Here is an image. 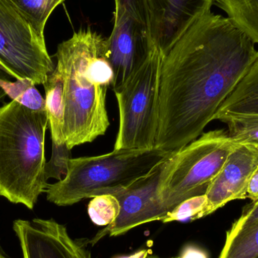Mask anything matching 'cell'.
<instances>
[{
	"label": "cell",
	"mask_w": 258,
	"mask_h": 258,
	"mask_svg": "<svg viewBox=\"0 0 258 258\" xmlns=\"http://www.w3.org/2000/svg\"><path fill=\"white\" fill-rule=\"evenodd\" d=\"M10 76L0 77V86L6 95L21 105L35 111H46L45 99L30 80L10 81Z\"/></svg>",
	"instance_id": "ac0fdd59"
},
{
	"label": "cell",
	"mask_w": 258,
	"mask_h": 258,
	"mask_svg": "<svg viewBox=\"0 0 258 258\" xmlns=\"http://www.w3.org/2000/svg\"><path fill=\"white\" fill-rule=\"evenodd\" d=\"M73 159L71 149L68 144H52L51 157L45 164V172L47 180L49 178L61 180L68 173L69 162Z\"/></svg>",
	"instance_id": "7402d4cb"
},
{
	"label": "cell",
	"mask_w": 258,
	"mask_h": 258,
	"mask_svg": "<svg viewBox=\"0 0 258 258\" xmlns=\"http://www.w3.org/2000/svg\"><path fill=\"white\" fill-rule=\"evenodd\" d=\"M258 115V59L215 114Z\"/></svg>",
	"instance_id": "5bb4252c"
},
{
	"label": "cell",
	"mask_w": 258,
	"mask_h": 258,
	"mask_svg": "<svg viewBox=\"0 0 258 258\" xmlns=\"http://www.w3.org/2000/svg\"><path fill=\"white\" fill-rule=\"evenodd\" d=\"M155 39L165 56L199 18L211 12L215 0H149Z\"/></svg>",
	"instance_id": "7c38bea8"
},
{
	"label": "cell",
	"mask_w": 258,
	"mask_h": 258,
	"mask_svg": "<svg viewBox=\"0 0 258 258\" xmlns=\"http://www.w3.org/2000/svg\"><path fill=\"white\" fill-rule=\"evenodd\" d=\"M237 144L227 131L203 133L165 161L158 188L162 207L170 212L191 197L205 195Z\"/></svg>",
	"instance_id": "5b68a950"
},
{
	"label": "cell",
	"mask_w": 258,
	"mask_h": 258,
	"mask_svg": "<svg viewBox=\"0 0 258 258\" xmlns=\"http://www.w3.org/2000/svg\"><path fill=\"white\" fill-rule=\"evenodd\" d=\"M115 6L114 26L107 39V56L114 75L113 91L159 48L149 0H115Z\"/></svg>",
	"instance_id": "52a82bcc"
},
{
	"label": "cell",
	"mask_w": 258,
	"mask_h": 258,
	"mask_svg": "<svg viewBox=\"0 0 258 258\" xmlns=\"http://www.w3.org/2000/svg\"><path fill=\"white\" fill-rule=\"evenodd\" d=\"M13 230L23 258H93L86 241L71 237L66 226L52 218L15 220Z\"/></svg>",
	"instance_id": "30bf717a"
},
{
	"label": "cell",
	"mask_w": 258,
	"mask_h": 258,
	"mask_svg": "<svg viewBox=\"0 0 258 258\" xmlns=\"http://www.w3.org/2000/svg\"><path fill=\"white\" fill-rule=\"evenodd\" d=\"M55 57L63 82L65 140L72 150L107 132L110 121L106 100L114 75L107 39L89 28L59 44Z\"/></svg>",
	"instance_id": "7a4b0ae2"
},
{
	"label": "cell",
	"mask_w": 258,
	"mask_h": 258,
	"mask_svg": "<svg viewBox=\"0 0 258 258\" xmlns=\"http://www.w3.org/2000/svg\"><path fill=\"white\" fill-rule=\"evenodd\" d=\"M46 111L11 101L0 107V197L33 210L45 192Z\"/></svg>",
	"instance_id": "3957f363"
},
{
	"label": "cell",
	"mask_w": 258,
	"mask_h": 258,
	"mask_svg": "<svg viewBox=\"0 0 258 258\" xmlns=\"http://www.w3.org/2000/svg\"><path fill=\"white\" fill-rule=\"evenodd\" d=\"M150 252V250L141 249L130 255L118 256L116 258H146Z\"/></svg>",
	"instance_id": "484cf974"
},
{
	"label": "cell",
	"mask_w": 258,
	"mask_h": 258,
	"mask_svg": "<svg viewBox=\"0 0 258 258\" xmlns=\"http://www.w3.org/2000/svg\"><path fill=\"white\" fill-rule=\"evenodd\" d=\"M162 55L158 48L122 86L114 89L119 126L114 150L154 148L159 125Z\"/></svg>",
	"instance_id": "8992f818"
},
{
	"label": "cell",
	"mask_w": 258,
	"mask_h": 258,
	"mask_svg": "<svg viewBox=\"0 0 258 258\" xmlns=\"http://www.w3.org/2000/svg\"><path fill=\"white\" fill-rule=\"evenodd\" d=\"M258 221L231 235H226L219 258H257Z\"/></svg>",
	"instance_id": "2e32d148"
},
{
	"label": "cell",
	"mask_w": 258,
	"mask_h": 258,
	"mask_svg": "<svg viewBox=\"0 0 258 258\" xmlns=\"http://www.w3.org/2000/svg\"><path fill=\"white\" fill-rule=\"evenodd\" d=\"M92 199L88 213L94 224L107 227L116 221L120 213V204L115 196L104 194Z\"/></svg>",
	"instance_id": "ffe728a7"
},
{
	"label": "cell",
	"mask_w": 258,
	"mask_h": 258,
	"mask_svg": "<svg viewBox=\"0 0 258 258\" xmlns=\"http://www.w3.org/2000/svg\"><path fill=\"white\" fill-rule=\"evenodd\" d=\"M247 198L250 199L251 201L258 200V165L250 180L248 192H247Z\"/></svg>",
	"instance_id": "d4e9b609"
},
{
	"label": "cell",
	"mask_w": 258,
	"mask_h": 258,
	"mask_svg": "<svg viewBox=\"0 0 258 258\" xmlns=\"http://www.w3.org/2000/svg\"><path fill=\"white\" fill-rule=\"evenodd\" d=\"M45 92V108L51 142L55 145L66 144L64 136L65 104L63 82L61 74L55 68L43 84Z\"/></svg>",
	"instance_id": "4fadbf2b"
},
{
	"label": "cell",
	"mask_w": 258,
	"mask_h": 258,
	"mask_svg": "<svg viewBox=\"0 0 258 258\" xmlns=\"http://www.w3.org/2000/svg\"><path fill=\"white\" fill-rule=\"evenodd\" d=\"M173 152L156 147L113 150L101 156L71 159L67 175L48 183L47 200L57 206H69L97 196L113 195L148 174Z\"/></svg>",
	"instance_id": "277c9868"
},
{
	"label": "cell",
	"mask_w": 258,
	"mask_h": 258,
	"mask_svg": "<svg viewBox=\"0 0 258 258\" xmlns=\"http://www.w3.org/2000/svg\"><path fill=\"white\" fill-rule=\"evenodd\" d=\"M207 206V198L205 195L191 197L177 205L174 209L167 214L162 220L164 224L173 221H194L204 218L205 211Z\"/></svg>",
	"instance_id": "44dd1931"
},
{
	"label": "cell",
	"mask_w": 258,
	"mask_h": 258,
	"mask_svg": "<svg viewBox=\"0 0 258 258\" xmlns=\"http://www.w3.org/2000/svg\"><path fill=\"white\" fill-rule=\"evenodd\" d=\"M215 4L258 45V0H215Z\"/></svg>",
	"instance_id": "9a60e30c"
},
{
	"label": "cell",
	"mask_w": 258,
	"mask_h": 258,
	"mask_svg": "<svg viewBox=\"0 0 258 258\" xmlns=\"http://www.w3.org/2000/svg\"><path fill=\"white\" fill-rule=\"evenodd\" d=\"M257 258H258V257Z\"/></svg>",
	"instance_id": "f546056e"
},
{
	"label": "cell",
	"mask_w": 258,
	"mask_h": 258,
	"mask_svg": "<svg viewBox=\"0 0 258 258\" xmlns=\"http://www.w3.org/2000/svg\"><path fill=\"white\" fill-rule=\"evenodd\" d=\"M177 258H209V254L200 247L189 245L183 248Z\"/></svg>",
	"instance_id": "cb8c5ba5"
},
{
	"label": "cell",
	"mask_w": 258,
	"mask_h": 258,
	"mask_svg": "<svg viewBox=\"0 0 258 258\" xmlns=\"http://www.w3.org/2000/svg\"><path fill=\"white\" fill-rule=\"evenodd\" d=\"M258 221V200L251 201L242 209L240 217L232 224L226 235H231L242 229L249 227Z\"/></svg>",
	"instance_id": "603a6c76"
},
{
	"label": "cell",
	"mask_w": 258,
	"mask_h": 258,
	"mask_svg": "<svg viewBox=\"0 0 258 258\" xmlns=\"http://www.w3.org/2000/svg\"><path fill=\"white\" fill-rule=\"evenodd\" d=\"M146 258H177V257H159V256L157 255H154V254H152V253H149L148 255L147 256V257Z\"/></svg>",
	"instance_id": "f1b7e54d"
},
{
	"label": "cell",
	"mask_w": 258,
	"mask_h": 258,
	"mask_svg": "<svg viewBox=\"0 0 258 258\" xmlns=\"http://www.w3.org/2000/svg\"><path fill=\"white\" fill-rule=\"evenodd\" d=\"M165 160L156 165L147 175L113 194L120 204V213L114 222L98 232L89 243L94 245L107 235L120 236L138 226L162 221L166 217L168 212L162 207L158 197V188Z\"/></svg>",
	"instance_id": "9c48e42d"
},
{
	"label": "cell",
	"mask_w": 258,
	"mask_h": 258,
	"mask_svg": "<svg viewBox=\"0 0 258 258\" xmlns=\"http://www.w3.org/2000/svg\"><path fill=\"white\" fill-rule=\"evenodd\" d=\"M0 258H11L3 251V248H2L1 245H0Z\"/></svg>",
	"instance_id": "83f0119b"
},
{
	"label": "cell",
	"mask_w": 258,
	"mask_h": 258,
	"mask_svg": "<svg viewBox=\"0 0 258 258\" xmlns=\"http://www.w3.org/2000/svg\"><path fill=\"white\" fill-rule=\"evenodd\" d=\"M215 119L226 124L236 144H251L258 149V115H223Z\"/></svg>",
	"instance_id": "d6986e66"
},
{
	"label": "cell",
	"mask_w": 258,
	"mask_h": 258,
	"mask_svg": "<svg viewBox=\"0 0 258 258\" xmlns=\"http://www.w3.org/2000/svg\"><path fill=\"white\" fill-rule=\"evenodd\" d=\"M0 68L17 80L43 85L55 67L45 39L8 2L0 0Z\"/></svg>",
	"instance_id": "ba28073f"
},
{
	"label": "cell",
	"mask_w": 258,
	"mask_h": 258,
	"mask_svg": "<svg viewBox=\"0 0 258 258\" xmlns=\"http://www.w3.org/2000/svg\"><path fill=\"white\" fill-rule=\"evenodd\" d=\"M257 59L230 18H199L162 59L154 147L175 151L198 138Z\"/></svg>",
	"instance_id": "6da1fadb"
},
{
	"label": "cell",
	"mask_w": 258,
	"mask_h": 258,
	"mask_svg": "<svg viewBox=\"0 0 258 258\" xmlns=\"http://www.w3.org/2000/svg\"><path fill=\"white\" fill-rule=\"evenodd\" d=\"M64 0H8L27 20L38 36L44 37L45 24L53 11Z\"/></svg>",
	"instance_id": "e0dca14e"
},
{
	"label": "cell",
	"mask_w": 258,
	"mask_h": 258,
	"mask_svg": "<svg viewBox=\"0 0 258 258\" xmlns=\"http://www.w3.org/2000/svg\"><path fill=\"white\" fill-rule=\"evenodd\" d=\"M258 165V149L251 144H237L206 192L205 217L234 200L247 199L251 176Z\"/></svg>",
	"instance_id": "8fae6325"
},
{
	"label": "cell",
	"mask_w": 258,
	"mask_h": 258,
	"mask_svg": "<svg viewBox=\"0 0 258 258\" xmlns=\"http://www.w3.org/2000/svg\"><path fill=\"white\" fill-rule=\"evenodd\" d=\"M8 75H9V74H6V72H4V71L0 68V77H6V76ZM6 96H7V95H6V92H4V90H3L1 86H0V102L4 101Z\"/></svg>",
	"instance_id": "4316f807"
}]
</instances>
